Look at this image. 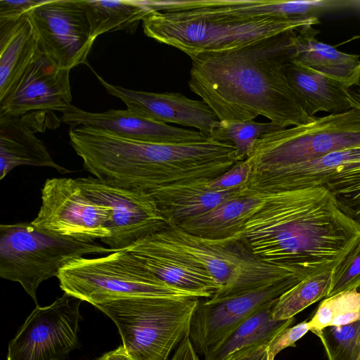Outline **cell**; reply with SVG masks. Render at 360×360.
I'll use <instances>...</instances> for the list:
<instances>
[{"label":"cell","instance_id":"21","mask_svg":"<svg viewBox=\"0 0 360 360\" xmlns=\"http://www.w3.org/2000/svg\"><path fill=\"white\" fill-rule=\"evenodd\" d=\"M285 74L303 110L311 117L319 112L341 113L352 109L347 92L352 81L321 73L292 59L286 65Z\"/></svg>","mask_w":360,"mask_h":360},{"label":"cell","instance_id":"9","mask_svg":"<svg viewBox=\"0 0 360 360\" xmlns=\"http://www.w3.org/2000/svg\"><path fill=\"white\" fill-rule=\"evenodd\" d=\"M360 147V110L315 117L306 124L262 134L248 159L252 175L314 160L334 151Z\"/></svg>","mask_w":360,"mask_h":360},{"label":"cell","instance_id":"35","mask_svg":"<svg viewBox=\"0 0 360 360\" xmlns=\"http://www.w3.org/2000/svg\"><path fill=\"white\" fill-rule=\"evenodd\" d=\"M334 196L342 212L360 226V184Z\"/></svg>","mask_w":360,"mask_h":360},{"label":"cell","instance_id":"19","mask_svg":"<svg viewBox=\"0 0 360 360\" xmlns=\"http://www.w3.org/2000/svg\"><path fill=\"white\" fill-rule=\"evenodd\" d=\"M151 273L167 284L209 298L217 290L210 274L183 252L153 234L127 248Z\"/></svg>","mask_w":360,"mask_h":360},{"label":"cell","instance_id":"23","mask_svg":"<svg viewBox=\"0 0 360 360\" xmlns=\"http://www.w3.org/2000/svg\"><path fill=\"white\" fill-rule=\"evenodd\" d=\"M41 51L29 13L0 21V101L15 86Z\"/></svg>","mask_w":360,"mask_h":360},{"label":"cell","instance_id":"12","mask_svg":"<svg viewBox=\"0 0 360 360\" xmlns=\"http://www.w3.org/2000/svg\"><path fill=\"white\" fill-rule=\"evenodd\" d=\"M77 180L91 199L111 209L112 217L108 226L110 233L101 240L109 248L116 251L126 250L168 226L148 192L120 187L96 177Z\"/></svg>","mask_w":360,"mask_h":360},{"label":"cell","instance_id":"17","mask_svg":"<svg viewBox=\"0 0 360 360\" xmlns=\"http://www.w3.org/2000/svg\"><path fill=\"white\" fill-rule=\"evenodd\" d=\"M112 96L120 98L127 109L143 118L164 124L174 123L198 129L207 138L220 120L202 100L190 99L180 93H153L112 85L96 74Z\"/></svg>","mask_w":360,"mask_h":360},{"label":"cell","instance_id":"10","mask_svg":"<svg viewBox=\"0 0 360 360\" xmlns=\"http://www.w3.org/2000/svg\"><path fill=\"white\" fill-rule=\"evenodd\" d=\"M111 209L94 202L77 179L52 178L41 188V205L31 223L52 234L82 242L110 236Z\"/></svg>","mask_w":360,"mask_h":360},{"label":"cell","instance_id":"39","mask_svg":"<svg viewBox=\"0 0 360 360\" xmlns=\"http://www.w3.org/2000/svg\"><path fill=\"white\" fill-rule=\"evenodd\" d=\"M347 92L351 108L360 110V66L348 86Z\"/></svg>","mask_w":360,"mask_h":360},{"label":"cell","instance_id":"24","mask_svg":"<svg viewBox=\"0 0 360 360\" xmlns=\"http://www.w3.org/2000/svg\"><path fill=\"white\" fill-rule=\"evenodd\" d=\"M261 202L257 193L247 191L243 186L238 195L176 226L190 234L208 239L237 236L241 233L245 223L257 210Z\"/></svg>","mask_w":360,"mask_h":360},{"label":"cell","instance_id":"38","mask_svg":"<svg viewBox=\"0 0 360 360\" xmlns=\"http://www.w3.org/2000/svg\"><path fill=\"white\" fill-rule=\"evenodd\" d=\"M170 360H199L189 337L187 335L174 351Z\"/></svg>","mask_w":360,"mask_h":360},{"label":"cell","instance_id":"5","mask_svg":"<svg viewBox=\"0 0 360 360\" xmlns=\"http://www.w3.org/2000/svg\"><path fill=\"white\" fill-rule=\"evenodd\" d=\"M199 297H126L94 305L116 325L134 360H168L189 335Z\"/></svg>","mask_w":360,"mask_h":360},{"label":"cell","instance_id":"18","mask_svg":"<svg viewBox=\"0 0 360 360\" xmlns=\"http://www.w3.org/2000/svg\"><path fill=\"white\" fill-rule=\"evenodd\" d=\"M62 113L61 121L71 127H92L132 140L176 144L200 142L209 139L199 131L154 122L128 109L91 112L70 105Z\"/></svg>","mask_w":360,"mask_h":360},{"label":"cell","instance_id":"32","mask_svg":"<svg viewBox=\"0 0 360 360\" xmlns=\"http://www.w3.org/2000/svg\"><path fill=\"white\" fill-rule=\"evenodd\" d=\"M360 288V239L332 271L328 297Z\"/></svg>","mask_w":360,"mask_h":360},{"label":"cell","instance_id":"31","mask_svg":"<svg viewBox=\"0 0 360 360\" xmlns=\"http://www.w3.org/2000/svg\"><path fill=\"white\" fill-rule=\"evenodd\" d=\"M318 337L329 360H360V321L326 327Z\"/></svg>","mask_w":360,"mask_h":360},{"label":"cell","instance_id":"14","mask_svg":"<svg viewBox=\"0 0 360 360\" xmlns=\"http://www.w3.org/2000/svg\"><path fill=\"white\" fill-rule=\"evenodd\" d=\"M359 183L358 147L251 176L243 187L251 191L323 187L335 195Z\"/></svg>","mask_w":360,"mask_h":360},{"label":"cell","instance_id":"2","mask_svg":"<svg viewBox=\"0 0 360 360\" xmlns=\"http://www.w3.org/2000/svg\"><path fill=\"white\" fill-rule=\"evenodd\" d=\"M297 31L191 58L190 89L220 121L253 120L261 115L281 128L312 122L315 117L304 112L285 74Z\"/></svg>","mask_w":360,"mask_h":360},{"label":"cell","instance_id":"29","mask_svg":"<svg viewBox=\"0 0 360 360\" xmlns=\"http://www.w3.org/2000/svg\"><path fill=\"white\" fill-rule=\"evenodd\" d=\"M360 321V291L347 290L326 297L309 321L310 331L317 336L328 326Z\"/></svg>","mask_w":360,"mask_h":360},{"label":"cell","instance_id":"40","mask_svg":"<svg viewBox=\"0 0 360 360\" xmlns=\"http://www.w3.org/2000/svg\"><path fill=\"white\" fill-rule=\"evenodd\" d=\"M96 360H134L121 345L114 350L103 354Z\"/></svg>","mask_w":360,"mask_h":360},{"label":"cell","instance_id":"36","mask_svg":"<svg viewBox=\"0 0 360 360\" xmlns=\"http://www.w3.org/2000/svg\"><path fill=\"white\" fill-rule=\"evenodd\" d=\"M44 1V0H0V21L20 18Z\"/></svg>","mask_w":360,"mask_h":360},{"label":"cell","instance_id":"37","mask_svg":"<svg viewBox=\"0 0 360 360\" xmlns=\"http://www.w3.org/2000/svg\"><path fill=\"white\" fill-rule=\"evenodd\" d=\"M268 346L264 344L243 349L226 360H269Z\"/></svg>","mask_w":360,"mask_h":360},{"label":"cell","instance_id":"4","mask_svg":"<svg viewBox=\"0 0 360 360\" xmlns=\"http://www.w3.org/2000/svg\"><path fill=\"white\" fill-rule=\"evenodd\" d=\"M143 1L153 10L142 20L145 34L190 58L238 49L320 22L316 16L249 15L243 13L236 0Z\"/></svg>","mask_w":360,"mask_h":360},{"label":"cell","instance_id":"15","mask_svg":"<svg viewBox=\"0 0 360 360\" xmlns=\"http://www.w3.org/2000/svg\"><path fill=\"white\" fill-rule=\"evenodd\" d=\"M299 283L286 280L235 296L200 300L189 333L197 353L204 355L240 323Z\"/></svg>","mask_w":360,"mask_h":360},{"label":"cell","instance_id":"6","mask_svg":"<svg viewBox=\"0 0 360 360\" xmlns=\"http://www.w3.org/2000/svg\"><path fill=\"white\" fill-rule=\"evenodd\" d=\"M153 235L195 260L210 274L217 285L210 299L235 296L286 280L304 281L287 266L257 258L241 241L240 234L208 239L172 224Z\"/></svg>","mask_w":360,"mask_h":360},{"label":"cell","instance_id":"13","mask_svg":"<svg viewBox=\"0 0 360 360\" xmlns=\"http://www.w3.org/2000/svg\"><path fill=\"white\" fill-rule=\"evenodd\" d=\"M29 16L40 49L59 68L87 63L95 39L82 0H44Z\"/></svg>","mask_w":360,"mask_h":360},{"label":"cell","instance_id":"25","mask_svg":"<svg viewBox=\"0 0 360 360\" xmlns=\"http://www.w3.org/2000/svg\"><path fill=\"white\" fill-rule=\"evenodd\" d=\"M277 299L233 328L204 354V360H226L243 349L269 345L279 333L290 326L295 320L294 317L285 320L273 319L272 309Z\"/></svg>","mask_w":360,"mask_h":360},{"label":"cell","instance_id":"8","mask_svg":"<svg viewBox=\"0 0 360 360\" xmlns=\"http://www.w3.org/2000/svg\"><path fill=\"white\" fill-rule=\"evenodd\" d=\"M57 278L65 293L94 306L126 297H199L158 278L127 249L75 259L60 270Z\"/></svg>","mask_w":360,"mask_h":360},{"label":"cell","instance_id":"20","mask_svg":"<svg viewBox=\"0 0 360 360\" xmlns=\"http://www.w3.org/2000/svg\"><path fill=\"white\" fill-rule=\"evenodd\" d=\"M49 111L18 116H0V179L20 165L49 167L60 174L70 172L57 164L35 133L45 130Z\"/></svg>","mask_w":360,"mask_h":360},{"label":"cell","instance_id":"34","mask_svg":"<svg viewBox=\"0 0 360 360\" xmlns=\"http://www.w3.org/2000/svg\"><path fill=\"white\" fill-rule=\"evenodd\" d=\"M309 330L310 328L307 321L283 330L268 346L269 360H274L276 356L283 349L288 347H295V342Z\"/></svg>","mask_w":360,"mask_h":360},{"label":"cell","instance_id":"33","mask_svg":"<svg viewBox=\"0 0 360 360\" xmlns=\"http://www.w3.org/2000/svg\"><path fill=\"white\" fill-rule=\"evenodd\" d=\"M252 172L249 159L239 161L226 172L207 181V186L216 190H227L246 185Z\"/></svg>","mask_w":360,"mask_h":360},{"label":"cell","instance_id":"30","mask_svg":"<svg viewBox=\"0 0 360 360\" xmlns=\"http://www.w3.org/2000/svg\"><path fill=\"white\" fill-rule=\"evenodd\" d=\"M280 128L271 122L221 120L209 139L233 143L237 150L238 158L242 161L248 157L256 141L262 134Z\"/></svg>","mask_w":360,"mask_h":360},{"label":"cell","instance_id":"27","mask_svg":"<svg viewBox=\"0 0 360 360\" xmlns=\"http://www.w3.org/2000/svg\"><path fill=\"white\" fill-rule=\"evenodd\" d=\"M82 4L95 39L108 32L133 33L139 22L153 11L143 1L82 0Z\"/></svg>","mask_w":360,"mask_h":360},{"label":"cell","instance_id":"16","mask_svg":"<svg viewBox=\"0 0 360 360\" xmlns=\"http://www.w3.org/2000/svg\"><path fill=\"white\" fill-rule=\"evenodd\" d=\"M71 102L70 70L59 68L41 50L0 101V116H18L34 111L63 112Z\"/></svg>","mask_w":360,"mask_h":360},{"label":"cell","instance_id":"1","mask_svg":"<svg viewBox=\"0 0 360 360\" xmlns=\"http://www.w3.org/2000/svg\"><path fill=\"white\" fill-rule=\"evenodd\" d=\"M252 192L262 202L245 223L241 241L259 259L304 280L332 271L360 239V226L323 187Z\"/></svg>","mask_w":360,"mask_h":360},{"label":"cell","instance_id":"28","mask_svg":"<svg viewBox=\"0 0 360 360\" xmlns=\"http://www.w3.org/2000/svg\"><path fill=\"white\" fill-rule=\"evenodd\" d=\"M332 271L308 278L282 294L273 307V319L285 320L292 318L309 305L327 297Z\"/></svg>","mask_w":360,"mask_h":360},{"label":"cell","instance_id":"26","mask_svg":"<svg viewBox=\"0 0 360 360\" xmlns=\"http://www.w3.org/2000/svg\"><path fill=\"white\" fill-rule=\"evenodd\" d=\"M318 32L311 25L296 32L292 60L321 73L352 81L360 66L359 56L342 52L318 41Z\"/></svg>","mask_w":360,"mask_h":360},{"label":"cell","instance_id":"3","mask_svg":"<svg viewBox=\"0 0 360 360\" xmlns=\"http://www.w3.org/2000/svg\"><path fill=\"white\" fill-rule=\"evenodd\" d=\"M70 144L86 170L115 186L149 192L165 186L210 179L238 162L229 142L158 143L126 139L87 126L71 127Z\"/></svg>","mask_w":360,"mask_h":360},{"label":"cell","instance_id":"22","mask_svg":"<svg viewBox=\"0 0 360 360\" xmlns=\"http://www.w3.org/2000/svg\"><path fill=\"white\" fill-rule=\"evenodd\" d=\"M208 180L199 179L165 186L148 193L156 202L168 225H177L205 214L238 195L243 188L212 189L207 186Z\"/></svg>","mask_w":360,"mask_h":360},{"label":"cell","instance_id":"7","mask_svg":"<svg viewBox=\"0 0 360 360\" xmlns=\"http://www.w3.org/2000/svg\"><path fill=\"white\" fill-rule=\"evenodd\" d=\"M115 251L94 242L52 234L31 222L0 226V276L19 283L36 305L37 290L41 283L57 277L70 261L87 255Z\"/></svg>","mask_w":360,"mask_h":360},{"label":"cell","instance_id":"11","mask_svg":"<svg viewBox=\"0 0 360 360\" xmlns=\"http://www.w3.org/2000/svg\"><path fill=\"white\" fill-rule=\"evenodd\" d=\"M82 301L65 293L37 305L8 347L6 360H61L79 345Z\"/></svg>","mask_w":360,"mask_h":360}]
</instances>
